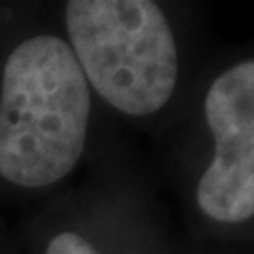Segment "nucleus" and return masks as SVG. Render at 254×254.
Returning <instances> with one entry per match:
<instances>
[{"label": "nucleus", "instance_id": "obj_1", "mask_svg": "<svg viewBox=\"0 0 254 254\" xmlns=\"http://www.w3.org/2000/svg\"><path fill=\"white\" fill-rule=\"evenodd\" d=\"M89 110V83L68 43H19L2 70L0 176L26 189L66 178L83 155Z\"/></svg>", "mask_w": 254, "mask_h": 254}, {"label": "nucleus", "instance_id": "obj_2", "mask_svg": "<svg viewBox=\"0 0 254 254\" xmlns=\"http://www.w3.org/2000/svg\"><path fill=\"white\" fill-rule=\"evenodd\" d=\"M66 28L83 76L110 106L144 117L170 102L178 83V49L159 4L72 0Z\"/></svg>", "mask_w": 254, "mask_h": 254}, {"label": "nucleus", "instance_id": "obj_3", "mask_svg": "<svg viewBox=\"0 0 254 254\" xmlns=\"http://www.w3.org/2000/svg\"><path fill=\"white\" fill-rule=\"evenodd\" d=\"M214 157L197 185V203L218 222L254 216V60L235 64L205 93Z\"/></svg>", "mask_w": 254, "mask_h": 254}, {"label": "nucleus", "instance_id": "obj_4", "mask_svg": "<svg viewBox=\"0 0 254 254\" xmlns=\"http://www.w3.org/2000/svg\"><path fill=\"white\" fill-rule=\"evenodd\" d=\"M47 254H100L93 246L72 231L60 233L47 246Z\"/></svg>", "mask_w": 254, "mask_h": 254}]
</instances>
